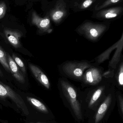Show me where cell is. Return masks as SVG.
<instances>
[{"label": "cell", "instance_id": "8992f818", "mask_svg": "<svg viewBox=\"0 0 123 123\" xmlns=\"http://www.w3.org/2000/svg\"><path fill=\"white\" fill-rule=\"evenodd\" d=\"M0 97H8L12 100L20 108H22L24 103L21 98L8 86L0 81Z\"/></svg>", "mask_w": 123, "mask_h": 123}, {"label": "cell", "instance_id": "7a4b0ae2", "mask_svg": "<svg viewBox=\"0 0 123 123\" xmlns=\"http://www.w3.org/2000/svg\"><path fill=\"white\" fill-rule=\"evenodd\" d=\"M93 64L86 61H67L59 65L58 70L64 77L80 82L85 71Z\"/></svg>", "mask_w": 123, "mask_h": 123}, {"label": "cell", "instance_id": "5bb4252c", "mask_svg": "<svg viewBox=\"0 0 123 123\" xmlns=\"http://www.w3.org/2000/svg\"><path fill=\"white\" fill-rule=\"evenodd\" d=\"M66 11L63 8L56 7L50 14L51 19L56 24H59L65 16Z\"/></svg>", "mask_w": 123, "mask_h": 123}, {"label": "cell", "instance_id": "44dd1931", "mask_svg": "<svg viewBox=\"0 0 123 123\" xmlns=\"http://www.w3.org/2000/svg\"><path fill=\"white\" fill-rule=\"evenodd\" d=\"M93 1L94 0H85L83 3L80 6V8L82 9L87 8L92 4Z\"/></svg>", "mask_w": 123, "mask_h": 123}, {"label": "cell", "instance_id": "5b68a950", "mask_svg": "<svg viewBox=\"0 0 123 123\" xmlns=\"http://www.w3.org/2000/svg\"><path fill=\"white\" fill-rule=\"evenodd\" d=\"M31 20L32 24L35 25L42 32L50 33L52 31L51 29L50 20L48 17L42 18L34 11L32 13Z\"/></svg>", "mask_w": 123, "mask_h": 123}, {"label": "cell", "instance_id": "7c38bea8", "mask_svg": "<svg viewBox=\"0 0 123 123\" xmlns=\"http://www.w3.org/2000/svg\"><path fill=\"white\" fill-rule=\"evenodd\" d=\"M123 40V34H122V36L120 39L115 44L113 45L112 46L110 47L107 49L101 55L97 56L95 59V64H99L103 63L105 61L107 60L110 58V55L111 53L116 49L118 46L120 44L121 41Z\"/></svg>", "mask_w": 123, "mask_h": 123}, {"label": "cell", "instance_id": "2e32d148", "mask_svg": "<svg viewBox=\"0 0 123 123\" xmlns=\"http://www.w3.org/2000/svg\"><path fill=\"white\" fill-rule=\"evenodd\" d=\"M27 99L32 105L40 111L44 113H48V111L46 106L39 100L33 98L27 97Z\"/></svg>", "mask_w": 123, "mask_h": 123}, {"label": "cell", "instance_id": "7402d4cb", "mask_svg": "<svg viewBox=\"0 0 123 123\" xmlns=\"http://www.w3.org/2000/svg\"><path fill=\"white\" fill-rule=\"evenodd\" d=\"M118 101L120 104V108L122 114L123 113V97L120 94L118 95Z\"/></svg>", "mask_w": 123, "mask_h": 123}, {"label": "cell", "instance_id": "9c48e42d", "mask_svg": "<svg viewBox=\"0 0 123 123\" xmlns=\"http://www.w3.org/2000/svg\"><path fill=\"white\" fill-rule=\"evenodd\" d=\"M4 33L8 41L12 46L16 48L21 47L20 39L22 35L20 31L6 29L4 30Z\"/></svg>", "mask_w": 123, "mask_h": 123}, {"label": "cell", "instance_id": "4fadbf2b", "mask_svg": "<svg viewBox=\"0 0 123 123\" xmlns=\"http://www.w3.org/2000/svg\"><path fill=\"white\" fill-rule=\"evenodd\" d=\"M123 48V40L121 41L120 44L116 49L111 60L108 64V70L115 71L117 68V66L120 62L121 56L122 54Z\"/></svg>", "mask_w": 123, "mask_h": 123}, {"label": "cell", "instance_id": "ffe728a7", "mask_svg": "<svg viewBox=\"0 0 123 123\" xmlns=\"http://www.w3.org/2000/svg\"><path fill=\"white\" fill-rule=\"evenodd\" d=\"M6 6L4 1L0 3V19L3 18L6 14Z\"/></svg>", "mask_w": 123, "mask_h": 123}, {"label": "cell", "instance_id": "30bf717a", "mask_svg": "<svg viewBox=\"0 0 123 123\" xmlns=\"http://www.w3.org/2000/svg\"><path fill=\"white\" fill-rule=\"evenodd\" d=\"M6 58L10 68V72L12 75L19 82L24 84L25 82V79L24 74L19 70L20 69L10 55L7 54Z\"/></svg>", "mask_w": 123, "mask_h": 123}, {"label": "cell", "instance_id": "277c9868", "mask_svg": "<svg viewBox=\"0 0 123 123\" xmlns=\"http://www.w3.org/2000/svg\"><path fill=\"white\" fill-rule=\"evenodd\" d=\"M104 72L102 67L98 66L97 64H93L84 73L80 81L82 86L90 87L99 84L105 79L103 77Z\"/></svg>", "mask_w": 123, "mask_h": 123}, {"label": "cell", "instance_id": "e0dca14e", "mask_svg": "<svg viewBox=\"0 0 123 123\" xmlns=\"http://www.w3.org/2000/svg\"><path fill=\"white\" fill-rule=\"evenodd\" d=\"M0 63L5 69L8 72H10V68L7 61L6 54L0 47Z\"/></svg>", "mask_w": 123, "mask_h": 123}, {"label": "cell", "instance_id": "d6986e66", "mask_svg": "<svg viewBox=\"0 0 123 123\" xmlns=\"http://www.w3.org/2000/svg\"><path fill=\"white\" fill-rule=\"evenodd\" d=\"M120 0H107L102 4L100 5L99 7H97L96 9L97 10H100L108 6L118 3Z\"/></svg>", "mask_w": 123, "mask_h": 123}, {"label": "cell", "instance_id": "9a60e30c", "mask_svg": "<svg viewBox=\"0 0 123 123\" xmlns=\"http://www.w3.org/2000/svg\"><path fill=\"white\" fill-rule=\"evenodd\" d=\"M115 79L117 86L120 88L123 87V62H121L119 64L117 72L114 74Z\"/></svg>", "mask_w": 123, "mask_h": 123}, {"label": "cell", "instance_id": "52a82bcc", "mask_svg": "<svg viewBox=\"0 0 123 123\" xmlns=\"http://www.w3.org/2000/svg\"><path fill=\"white\" fill-rule=\"evenodd\" d=\"M29 66L32 73L37 80L46 89H50V81L45 73L39 67L34 64H30Z\"/></svg>", "mask_w": 123, "mask_h": 123}, {"label": "cell", "instance_id": "603a6c76", "mask_svg": "<svg viewBox=\"0 0 123 123\" xmlns=\"http://www.w3.org/2000/svg\"><path fill=\"white\" fill-rule=\"evenodd\" d=\"M3 73L1 72V70L0 69V76L3 77Z\"/></svg>", "mask_w": 123, "mask_h": 123}, {"label": "cell", "instance_id": "ac0fdd59", "mask_svg": "<svg viewBox=\"0 0 123 123\" xmlns=\"http://www.w3.org/2000/svg\"><path fill=\"white\" fill-rule=\"evenodd\" d=\"M12 58L13 59L15 63L19 67L20 69L23 72L24 75L26 74V70L25 68V67L24 64L22 61L21 59L17 57L14 55H12Z\"/></svg>", "mask_w": 123, "mask_h": 123}, {"label": "cell", "instance_id": "6da1fadb", "mask_svg": "<svg viewBox=\"0 0 123 123\" xmlns=\"http://www.w3.org/2000/svg\"><path fill=\"white\" fill-rule=\"evenodd\" d=\"M57 85L60 92L71 105L77 117L79 120L82 119L81 109L78 100L77 88L64 77L58 79Z\"/></svg>", "mask_w": 123, "mask_h": 123}, {"label": "cell", "instance_id": "ba28073f", "mask_svg": "<svg viewBox=\"0 0 123 123\" xmlns=\"http://www.w3.org/2000/svg\"><path fill=\"white\" fill-rule=\"evenodd\" d=\"M113 94L112 92L108 93L106 96L102 103L101 104L97 110L95 117V123H99L103 119L106 111L110 107L112 100Z\"/></svg>", "mask_w": 123, "mask_h": 123}, {"label": "cell", "instance_id": "8fae6325", "mask_svg": "<svg viewBox=\"0 0 123 123\" xmlns=\"http://www.w3.org/2000/svg\"><path fill=\"white\" fill-rule=\"evenodd\" d=\"M123 11V8L122 7H114L100 11L97 14V16L98 18L105 19L113 18L119 16L121 13Z\"/></svg>", "mask_w": 123, "mask_h": 123}, {"label": "cell", "instance_id": "3957f363", "mask_svg": "<svg viewBox=\"0 0 123 123\" xmlns=\"http://www.w3.org/2000/svg\"><path fill=\"white\" fill-rule=\"evenodd\" d=\"M108 27L104 24L86 22L76 30L79 35L92 42L100 39L108 30Z\"/></svg>", "mask_w": 123, "mask_h": 123}]
</instances>
